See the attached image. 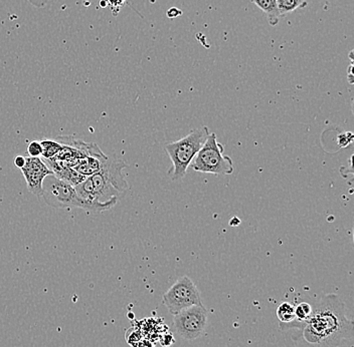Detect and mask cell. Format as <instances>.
I'll use <instances>...</instances> for the list:
<instances>
[{"label":"cell","mask_w":354,"mask_h":347,"mask_svg":"<svg viewBox=\"0 0 354 347\" xmlns=\"http://www.w3.org/2000/svg\"><path fill=\"white\" fill-rule=\"evenodd\" d=\"M353 322L336 294H326L314 304V310L301 337L312 347H339L353 335Z\"/></svg>","instance_id":"1"},{"label":"cell","mask_w":354,"mask_h":347,"mask_svg":"<svg viewBox=\"0 0 354 347\" xmlns=\"http://www.w3.org/2000/svg\"><path fill=\"white\" fill-rule=\"evenodd\" d=\"M127 167L122 159L110 158L98 173L86 178L75 187L81 201V209L101 213L118 204L129 191V185L123 174Z\"/></svg>","instance_id":"2"},{"label":"cell","mask_w":354,"mask_h":347,"mask_svg":"<svg viewBox=\"0 0 354 347\" xmlns=\"http://www.w3.org/2000/svg\"><path fill=\"white\" fill-rule=\"evenodd\" d=\"M209 135L207 127H201L192 130L180 140L166 143L165 151L172 162V168L168 171V176L172 181L185 178L188 167L196 158Z\"/></svg>","instance_id":"3"},{"label":"cell","mask_w":354,"mask_h":347,"mask_svg":"<svg viewBox=\"0 0 354 347\" xmlns=\"http://www.w3.org/2000/svg\"><path fill=\"white\" fill-rule=\"evenodd\" d=\"M223 143L218 141L216 134L212 132L190 163L192 170L198 173L216 176L232 175L234 171V162L231 157L223 155Z\"/></svg>","instance_id":"4"},{"label":"cell","mask_w":354,"mask_h":347,"mask_svg":"<svg viewBox=\"0 0 354 347\" xmlns=\"http://www.w3.org/2000/svg\"><path fill=\"white\" fill-rule=\"evenodd\" d=\"M41 199L46 205L55 209L82 208L74 186L61 180L54 174L48 175L44 179Z\"/></svg>","instance_id":"5"},{"label":"cell","mask_w":354,"mask_h":347,"mask_svg":"<svg viewBox=\"0 0 354 347\" xmlns=\"http://www.w3.org/2000/svg\"><path fill=\"white\" fill-rule=\"evenodd\" d=\"M163 304L172 315L194 305H203L198 287L187 276L177 279L163 295Z\"/></svg>","instance_id":"6"},{"label":"cell","mask_w":354,"mask_h":347,"mask_svg":"<svg viewBox=\"0 0 354 347\" xmlns=\"http://www.w3.org/2000/svg\"><path fill=\"white\" fill-rule=\"evenodd\" d=\"M174 316V326L179 337L194 340L205 333L209 311L203 305H194Z\"/></svg>","instance_id":"7"},{"label":"cell","mask_w":354,"mask_h":347,"mask_svg":"<svg viewBox=\"0 0 354 347\" xmlns=\"http://www.w3.org/2000/svg\"><path fill=\"white\" fill-rule=\"evenodd\" d=\"M22 175L26 179L28 191L41 199L43 192V182L46 177L53 174L43 159L37 157H26V163L21 168Z\"/></svg>","instance_id":"8"},{"label":"cell","mask_w":354,"mask_h":347,"mask_svg":"<svg viewBox=\"0 0 354 347\" xmlns=\"http://www.w3.org/2000/svg\"><path fill=\"white\" fill-rule=\"evenodd\" d=\"M108 156L105 154L102 155H88L84 158L77 160L75 163L74 169L77 173L83 175L84 177L92 176V175L98 173L100 170L104 167L107 162Z\"/></svg>","instance_id":"9"},{"label":"cell","mask_w":354,"mask_h":347,"mask_svg":"<svg viewBox=\"0 0 354 347\" xmlns=\"http://www.w3.org/2000/svg\"><path fill=\"white\" fill-rule=\"evenodd\" d=\"M314 310V304L310 302L302 301L295 306V318L293 321L280 327V330L286 331L290 329H299L302 331L307 322L311 317Z\"/></svg>","instance_id":"10"},{"label":"cell","mask_w":354,"mask_h":347,"mask_svg":"<svg viewBox=\"0 0 354 347\" xmlns=\"http://www.w3.org/2000/svg\"><path fill=\"white\" fill-rule=\"evenodd\" d=\"M252 2L256 4L265 13L268 22L272 26H275L278 24L281 15L280 12H279L277 0H252Z\"/></svg>","instance_id":"11"},{"label":"cell","mask_w":354,"mask_h":347,"mask_svg":"<svg viewBox=\"0 0 354 347\" xmlns=\"http://www.w3.org/2000/svg\"><path fill=\"white\" fill-rule=\"evenodd\" d=\"M277 316L280 322V327L286 326L293 321L295 318V306L290 304L289 302H283L279 305L278 309H277Z\"/></svg>","instance_id":"12"},{"label":"cell","mask_w":354,"mask_h":347,"mask_svg":"<svg viewBox=\"0 0 354 347\" xmlns=\"http://www.w3.org/2000/svg\"><path fill=\"white\" fill-rule=\"evenodd\" d=\"M43 147V160H50L59 154L62 150V143L55 139V140H43L39 141Z\"/></svg>","instance_id":"13"},{"label":"cell","mask_w":354,"mask_h":347,"mask_svg":"<svg viewBox=\"0 0 354 347\" xmlns=\"http://www.w3.org/2000/svg\"><path fill=\"white\" fill-rule=\"evenodd\" d=\"M277 4H278L279 12L282 17L298 8H304L307 2L305 0H277Z\"/></svg>","instance_id":"14"},{"label":"cell","mask_w":354,"mask_h":347,"mask_svg":"<svg viewBox=\"0 0 354 347\" xmlns=\"http://www.w3.org/2000/svg\"><path fill=\"white\" fill-rule=\"evenodd\" d=\"M126 339H127L128 344H129L130 346L137 347L139 342L142 340V335H141V333H139L137 329L133 328L128 331L127 335H126Z\"/></svg>","instance_id":"15"},{"label":"cell","mask_w":354,"mask_h":347,"mask_svg":"<svg viewBox=\"0 0 354 347\" xmlns=\"http://www.w3.org/2000/svg\"><path fill=\"white\" fill-rule=\"evenodd\" d=\"M28 152L30 157H33V158L41 156V154H43V147H41V143L37 141H30L28 146Z\"/></svg>","instance_id":"16"},{"label":"cell","mask_w":354,"mask_h":347,"mask_svg":"<svg viewBox=\"0 0 354 347\" xmlns=\"http://www.w3.org/2000/svg\"><path fill=\"white\" fill-rule=\"evenodd\" d=\"M353 135L351 132H343L342 135L338 137V143L342 148L348 147L353 143Z\"/></svg>","instance_id":"17"},{"label":"cell","mask_w":354,"mask_h":347,"mask_svg":"<svg viewBox=\"0 0 354 347\" xmlns=\"http://www.w3.org/2000/svg\"><path fill=\"white\" fill-rule=\"evenodd\" d=\"M181 14H183V11L176 8H170V10L167 11V17H169V19H176L177 17H180Z\"/></svg>","instance_id":"18"},{"label":"cell","mask_w":354,"mask_h":347,"mask_svg":"<svg viewBox=\"0 0 354 347\" xmlns=\"http://www.w3.org/2000/svg\"><path fill=\"white\" fill-rule=\"evenodd\" d=\"M165 339L161 340V344H162V346H171L172 344L174 342V338L172 337L171 335H165Z\"/></svg>","instance_id":"19"},{"label":"cell","mask_w":354,"mask_h":347,"mask_svg":"<svg viewBox=\"0 0 354 347\" xmlns=\"http://www.w3.org/2000/svg\"><path fill=\"white\" fill-rule=\"evenodd\" d=\"M24 163H26V157L24 156H17L15 160V165L17 166L19 169H21L24 167Z\"/></svg>","instance_id":"20"},{"label":"cell","mask_w":354,"mask_h":347,"mask_svg":"<svg viewBox=\"0 0 354 347\" xmlns=\"http://www.w3.org/2000/svg\"><path fill=\"white\" fill-rule=\"evenodd\" d=\"M32 6H37V8H44L46 4L48 3V0H28Z\"/></svg>","instance_id":"21"},{"label":"cell","mask_w":354,"mask_h":347,"mask_svg":"<svg viewBox=\"0 0 354 347\" xmlns=\"http://www.w3.org/2000/svg\"><path fill=\"white\" fill-rule=\"evenodd\" d=\"M109 2L110 6H122L125 2V0H107Z\"/></svg>","instance_id":"22"},{"label":"cell","mask_w":354,"mask_h":347,"mask_svg":"<svg viewBox=\"0 0 354 347\" xmlns=\"http://www.w3.org/2000/svg\"><path fill=\"white\" fill-rule=\"evenodd\" d=\"M137 347H154L153 344H151V342L149 341V340H141L140 342H139L138 346Z\"/></svg>","instance_id":"23"}]
</instances>
